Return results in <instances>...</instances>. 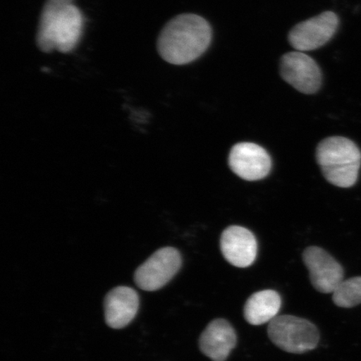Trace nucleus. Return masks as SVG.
Masks as SVG:
<instances>
[{
	"label": "nucleus",
	"instance_id": "12",
	"mask_svg": "<svg viewBox=\"0 0 361 361\" xmlns=\"http://www.w3.org/2000/svg\"><path fill=\"white\" fill-rule=\"evenodd\" d=\"M236 343V333L231 324L226 319H216L202 332L200 347L202 353L212 360L225 361Z\"/></svg>",
	"mask_w": 361,
	"mask_h": 361
},
{
	"label": "nucleus",
	"instance_id": "6",
	"mask_svg": "<svg viewBox=\"0 0 361 361\" xmlns=\"http://www.w3.org/2000/svg\"><path fill=\"white\" fill-rule=\"evenodd\" d=\"M340 25L336 13L326 11L302 21L288 32V40L298 51H314L331 40Z\"/></svg>",
	"mask_w": 361,
	"mask_h": 361
},
{
	"label": "nucleus",
	"instance_id": "14",
	"mask_svg": "<svg viewBox=\"0 0 361 361\" xmlns=\"http://www.w3.org/2000/svg\"><path fill=\"white\" fill-rule=\"evenodd\" d=\"M332 300L341 308H352L361 304V277L343 281L333 293Z\"/></svg>",
	"mask_w": 361,
	"mask_h": 361
},
{
	"label": "nucleus",
	"instance_id": "5",
	"mask_svg": "<svg viewBox=\"0 0 361 361\" xmlns=\"http://www.w3.org/2000/svg\"><path fill=\"white\" fill-rule=\"evenodd\" d=\"M182 256L177 248H160L135 270L134 281L142 290H161L178 274Z\"/></svg>",
	"mask_w": 361,
	"mask_h": 361
},
{
	"label": "nucleus",
	"instance_id": "13",
	"mask_svg": "<svg viewBox=\"0 0 361 361\" xmlns=\"http://www.w3.org/2000/svg\"><path fill=\"white\" fill-rule=\"evenodd\" d=\"M281 307V298L274 290L255 293L246 302L243 314L247 323L260 326L277 317Z\"/></svg>",
	"mask_w": 361,
	"mask_h": 361
},
{
	"label": "nucleus",
	"instance_id": "2",
	"mask_svg": "<svg viewBox=\"0 0 361 361\" xmlns=\"http://www.w3.org/2000/svg\"><path fill=\"white\" fill-rule=\"evenodd\" d=\"M84 28L82 12L74 0H47L40 12L35 43L40 51L70 53L78 47Z\"/></svg>",
	"mask_w": 361,
	"mask_h": 361
},
{
	"label": "nucleus",
	"instance_id": "8",
	"mask_svg": "<svg viewBox=\"0 0 361 361\" xmlns=\"http://www.w3.org/2000/svg\"><path fill=\"white\" fill-rule=\"evenodd\" d=\"M303 260L316 290L333 293L344 281L342 266L323 248L317 246L307 247L303 252Z\"/></svg>",
	"mask_w": 361,
	"mask_h": 361
},
{
	"label": "nucleus",
	"instance_id": "4",
	"mask_svg": "<svg viewBox=\"0 0 361 361\" xmlns=\"http://www.w3.org/2000/svg\"><path fill=\"white\" fill-rule=\"evenodd\" d=\"M268 335L279 349L293 354L315 349L319 341V333L314 324L292 315L277 316L271 320Z\"/></svg>",
	"mask_w": 361,
	"mask_h": 361
},
{
	"label": "nucleus",
	"instance_id": "1",
	"mask_svg": "<svg viewBox=\"0 0 361 361\" xmlns=\"http://www.w3.org/2000/svg\"><path fill=\"white\" fill-rule=\"evenodd\" d=\"M213 40L209 21L195 13H180L164 26L157 40L162 60L175 66L190 64L200 58Z\"/></svg>",
	"mask_w": 361,
	"mask_h": 361
},
{
	"label": "nucleus",
	"instance_id": "7",
	"mask_svg": "<svg viewBox=\"0 0 361 361\" xmlns=\"http://www.w3.org/2000/svg\"><path fill=\"white\" fill-rule=\"evenodd\" d=\"M282 79L301 93L313 94L322 88L323 74L318 63L301 51L284 54L279 62Z\"/></svg>",
	"mask_w": 361,
	"mask_h": 361
},
{
	"label": "nucleus",
	"instance_id": "10",
	"mask_svg": "<svg viewBox=\"0 0 361 361\" xmlns=\"http://www.w3.org/2000/svg\"><path fill=\"white\" fill-rule=\"evenodd\" d=\"M221 251L226 260L235 267L247 268L255 263L258 243L250 230L241 226H229L220 239Z\"/></svg>",
	"mask_w": 361,
	"mask_h": 361
},
{
	"label": "nucleus",
	"instance_id": "11",
	"mask_svg": "<svg viewBox=\"0 0 361 361\" xmlns=\"http://www.w3.org/2000/svg\"><path fill=\"white\" fill-rule=\"evenodd\" d=\"M137 291L128 286H118L107 293L104 300L105 319L108 326L120 329L133 322L139 309Z\"/></svg>",
	"mask_w": 361,
	"mask_h": 361
},
{
	"label": "nucleus",
	"instance_id": "3",
	"mask_svg": "<svg viewBox=\"0 0 361 361\" xmlns=\"http://www.w3.org/2000/svg\"><path fill=\"white\" fill-rule=\"evenodd\" d=\"M316 159L324 178L342 188L353 187L357 183L361 166V152L350 139L329 137L316 148Z\"/></svg>",
	"mask_w": 361,
	"mask_h": 361
},
{
	"label": "nucleus",
	"instance_id": "9",
	"mask_svg": "<svg viewBox=\"0 0 361 361\" xmlns=\"http://www.w3.org/2000/svg\"><path fill=\"white\" fill-rule=\"evenodd\" d=\"M228 165L239 178L251 182L267 177L272 160L264 147L255 143L240 142L230 151Z\"/></svg>",
	"mask_w": 361,
	"mask_h": 361
}]
</instances>
